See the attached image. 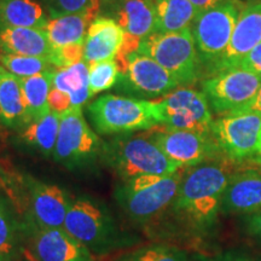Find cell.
Wrapping results in <instances>:
<instances>
[{
	"mask_svg": "<svg viewBox=\"0 0 261 261\" xmlns=\"http://www.w3.org/2000/svg\"><path fill=\"white\" fill-rule=\"evenodd\" d=\"M233 161L226 156L189 168L182 174L174 208L198 225H208L221 208L224 192L233 175Z\"/></svg>",
	"mask_w": 261,
	"mask_h": 261,
	"instance_id": "1",
	"label": "cell"
},
{
	"mask_svg": "<svg viewBox=\"0 0 261 261\" xmlns=\"http://www.w3.org/2000/svg\"><path fill=\"white\" fill-rule=\"evenodd\" d=\"M102 160L123 181L149 174L167 177L181 169L163 154L150 136L130 133L103 142Z\"/></svg>",
	"mask_w": 261,
	"mask_h": 261,
	"instance_id": "2",
	"label": "cell"
},
{
	"mask_svg": "<svg viewBox=\"0 0 261 261\" xmlns=\"http://www.w3.org/2000/svg\"><path fill=\"white\" fill-rule=\"evenodd\" d=\"M86 110L96 132L104 136L149 130L160 125L156 100L106 94L91 102Z\"/></svg>",
	"mask_w": 261,
	"mask_h": 261,
	"instance_id": "3",
	"label": "cell"
},
{
	"mask_svg": "<svg viewBox=\"0 0 261 261\" xmlns=\"http://www.w3.org/2000/svg\"><path fill=\"white\" fill-rule=\"evenodd\" d=\"M244 6L241 0H225L196 16L190 31L204 79L227 48Z\"/></svg>",
	"mask_w": 261,
	"mask_h": 261,
	"instance_id": "4",
	"label": "cell"
},
{
	"mask_svg": "<svg viewBox=\"0 0 261 261\" xmlns=\"http://www.w3.org/2000/svg\"><path fill=\"white\" fill-rule=\"evenodd\" d=\"M138 52L162 65L180 86H190L202 79L200 58L190 29L152 33L140 40Z\"/></svg>",
	"mask_w": 261,
	"mask_h": 261,
	"instance_id": "5",
	"label": "cell"
},
{
	"mask_svg": "<svg viewBox=\"0 0 261 261\" xmlns=\"http://www.w3.org/2000/svg\"><path fill=\"white\" fill-rule=\"evenodd\" d=\"M103 142L91 128L80 107H71L61 114L60 129L54 160L70 171L93 166L102 159Z\"/></svg>",
	"mask_w": 261,
	"mask_h": 261,
	"instance_id": "6",
	"label": "cell"
},
{
	"mask_svg": "<svg viewBox=\"0 0 261 261\" xmlns=\"http://www.w3.org/2000/svg\"><path fill=\"white\" fill-rule=\"evenodd\" d=\"M63 228L91 252L104 253L120 243L112 215L103 204L87 197L71 202Z\"/></svg>",
	"mask_w": 261,
	"mask_h": 261,
	"instance_id": "7",
	"label": "cell"
},
{
	"mask_svg": "<svg viewBox=\"0 0 261 261\" xmlns=\"http://www.w3.org/2000/svg\"><path fill=\"white\" fill-rule=\"evenodd\" d=\"M115 60L120 68L115 89L127 96L148 100L167 96L180 86L162 65L138 51Z\"/></svg>",
	"mask_w": 261,
	"mask_h": 261,
	"instance_id": "8",
	"label": "cell"
},
{
	"mask_svg": "<svg viewBox=\"0 0 261 261\" xmlns=\"http://www.w3.org/2000/svg\"><path fill=\"white\" fill-rule=\"evenodd\" d=\"M202 92L218 115L249 110L261 89V76L234 68L202 80Z\"/></svg>",
	"mask_w": 261,
	"mask_h": 261,
	"instance_id": "9",
	"label": "cell"
},
{
	"mask_svg": "<svg viewBox=\"0 0 261 261\" xmlns=\"http://www.w3.org/2000/svg\"><path fill=\"white\" fill-rule=\"evenodd\" d=\"M221 152L233 162L255 158L261 139V113L244 110L213 120L211 127Z\"/></svg>",
	"mask_w": 261,
	"mask_h": 261,
	"instance_id": "10",
	"label": "cell"
},
{
	"mask_svg": "<svg viewBox=\"0 0 261 261\" xmlns=\"http://www.w3.org/2000/svg\"><path fill=\"white\" fill-rule=\"evenodd\" d=\"M156 103L160 125L166 128L211 133L213 117L210 103L202 91L178 87Z\"/></svg>",
	"mask_w": 261,
	"mask_h": 261,
	"instance_id": "11",
	"label": "cell"
},
{
	"mask_svg": "<svg viewBox=\"0 0 261 261\" xmlns=\"http://www.w3.org/2000/svg\"><path fill=\"white\" fill-rule=\"evenodd\" d=\"M149 130H151L149 136L155 144L180 168H190L210 160L225 156L212 133L169 129L161 125Z\"/></svg>",
	"mask_w": 261,
	"mask_h": 261,
	"instance_id": "12",
	"label": "cell"
},
{
	"mask_svg": "<svg viewBox=\"0 0 261 261\" xmlns=\"http://www.w3.org/2000/svg\"><path fill=\"white\" fill-rule=\"evenodd\" d=\"M181 177L178 171L138 190H129L122 185L116 190V200L130 219L146 221L174 202Z\"/></svg>",
	"mask_w": 261,
	"mask_h": 261,
	"instance_id": "13",
	"label": "cell"
},
{
	"mask_svg": "<svg viewBox=\"0 0 261 261\" xmlns=\"http://www.w3.org/2000/svg\"><path fill=\"white\" fill-rule=\"evenodd\" d=\"M260 42L261 3L246 5L238 17L227 48L214 64L208 77L240 67L243 58Z\"/></svg>",
	"mask_w": 261,
	"mask_h": 261,
	"instance_id": "14",
	"label": "cell"
},
{
	"mask_svg": "<svg viewBox=\"0 0 261 261\" xmlns=\"http://www.w3.org/2000/svg\"><path fill=\"white\" fill-rule=\"evenodd\" d=\"M31 210L34 223L41 228H63L71 201L69 195L56 184L27 177Z\"/></svg>",
	"mask_w": 261,
	"mask_h": 261,
	"instance_id": "15",
	"label": "cell"
},
{
	"mask_svg": "<svg viewBox=\"0 0 261 261\" xmlns=\"http://www.w3.org/2000/svg\"><path fill=\"white\" fill-rule=\"evenodd\" d=\"M32 246L39 261H94L89 248L64 228H41L33 224Z\"/></svg>",
	"mask_w": 261,
	"mask_h": 261,
	"instance_id": "16",
	"label": "cell"
},
{
	"mask_svg": "<svg viewBox=\"0 0 261 261\" xmlns=\"http://www.w3.org/2000/svg\"><path fill=\"white\" fill-rule=\"evenodd\" d=\"M115 19L130 37L143 40L155 33V9L152 0H108L99 14Z\"/></svg>",
	"mask_w": 261,
	"mask_h": 261,
	"instance_id": "17",
	"label": "cell"
},
{
	"mask_svg": "<svg viewBox=\"0 0 261 261\" xmlns=\"http://www.w3.org/2000/svg\"><path fill=\"white\" fill-rule=\"evenodd\" d=\"M126 39L123 31L115 19L97 15L87 29L84 41V61L87 64L114 60L121 51Z\"/></svg>",
	"mask_w": 261,
	"mask_h": 261,
	"instance_id": "18",
	"label": "cell"
},
{
	"mask_svg": "<svg viewBox=\"0 0 261 261\" xmlns=\"http://www.w3.org/2000/svg\"><path fill=\"white\" fill-rule=\"evenodd\" d=\"M220 210L226 214L252 215L261 212V169L234 172L224 192Z\"/></svg>",
	"mask_w": 261,
	"mask_h": 261,
	"instance_id": "19",
	"label": "cell"
},
{
	"mask_svg": "<svg viewBox=\"0 0 261 261\" xmlns=\"http://www.w3.org/2000/svg\"><path fill=\"white\" fill-rule=\"evenodd\" d=\"M0 47L6 54L47 58L52 46L45 31L0 24Z\"/></svg>",
	"mask_w": 261,
	"mask_h": 261,
	"instance_id": "20",
	"label": "cell"
},
{
	"mask_svg": "<svg viewBox=\"0 0 261 261\" xmlns=\"http://www.w3.org/2000/svg\"><path fill=\"white\" fill-rule=\"evenodd\" d=\"M0 123L10 129H23L27 125L19 77L0 65Z\"/></svg>",
	"mask_w": 261,
	"mask_h": 261,
	"instance_id": "21",
	"label": "cell"
},
{
	"mask_svg": "<svg viewBox=\"0 0 261 261\" xmlns=\"http://www.w3.org/2000/svg\"><path fill=\"white\" fill-rule=\"evenodd\" d=\"M96 16V12L87 11L48 17L44 31L46 33L52 48L84 42L87 29Z\"/></svg>",
	"mask_w": 261,
	"mask_h": 261,
	"instance_id": "22",
	"label": "cell"
},
{
	"mask_svg": "<svg viewBox=\"0 0 261 261\" xmlns=\"http://www.w3.org/2000/svg\"><path fill=\"white\" fill-rule=\"evenodd\" d=\"M61 114L50 112L47 115L29 122L19 130L22 143L44 158L54 156L56 148L58 129H60Z\"/></svg>",
	"mask_w": 261,
	"mask_h": 261,
	"instance_id": "23",
	"label": "cell"
},
{
	"mask_svg": "<svg viewBox=\"0 0 261 261\" xmlns=\"http://www.w3.org/2000/svg\"><path fill=\"white\" fill-rule=\"evenodd\" d=\"M155 32L177 33L190 29L198 11L189 0H152Z\"/></svg>",
	"mask_w": 261,
	"mask_h": 261,
	"instance_id": "24",
	"label": "cell"
},
{
	"mask_svg": "<svg viewBox=\"0 0 261 261\" xmlns=\"http://www.w3.org/2000/svg\"><path fill=\"white\" fill-rule=\"evenodd\" d=\"M47 21L46 10L37 0H0V24L44 31Z\"/></svg>",
	"mask_w": 261,
	"mask_h": 261,
	"instance_id": "25",
	"label": "cell"
},
{
	"mask_svg": "<svg viewBox=\"0 0 261 261\" xmlns=\"http://www.w3.org/2000/svg\"><path fill=\"white\" fill-rule=\"evenodd\" d=\"M55 71L56 70H48L31 77H19L27 125L51 112L48 107V94L52 87Z\"/></svg>",
	"mask_w": 261,
	"mask_h": 261,
	"instance_id": "26",
	"label": "cell"
},
{
	"mask_svg": "<svg viewBox=\"0 0 261 261\" xmlns=\"http://www.w3.org/2000/svg\"><path fill=\"white\" fill-rule=\"evenodd\" d=\"M52 86L69 94L73 107H83L91 98L89 90V64L83 61L55 71Z\"/></svg>",
	"mask_w": 261,
	"mask_h": 261,
	"instance_id": "27",
	"label": "cell"
},
{
	"mask_svg": "<svg viewBox=\"0 0 261 261\" xmlns=\"http://www.w3.org/2000/svg\"><path fill=\"white\" fill-rule=\"evenodd\" d=\"M21 230L11 205L0 197V261H16L21 253Z\"/></svg>",
	"mask_w": 261,
	"mask_h": 261,
	"instance_id": "28",
	"label": "cell"
},
{
	"mask_svg": "<svg viewBox=\"0 0 261 261\" xmlns=\"http://www.w3.org/2000/svg\"><path fill=\"white\" fill-rule=\"evenodd\" d=\"M0 65L17 77H31L44 71L57 70L45 57L23 56L6 52L0 57Z\"/></svg>",
	"mask_w": 261,
	"mask_h": 261,
	"instance_id": "29",
	"label": "cell"
},
{
	"mask_svg": "<svg viewBox=\"0 0 261 261\" xmlns=\"http://www.w3.org/2000/svg\"><path fill=\"white\" fill-rule=\"evenodd\" d=\"M120 68L115 58L89 64V90L91 97L114 87L119 80Z\"/></svg>",
	"mask_w": 261,
	"mask_h": 261,
	"instance_id": "30",
	"label": "cell"
},
{
	"mask_svg": "<svg viewBox=\"0 0 261 261\" xmlns=\"http://www.w3.org/2000/svg\"><path fill=\"white\" fill-rule=\"evenodd\" d=\"M46 10L48 17L60 15L79 14L93 11L98 15L99 4L98 0H37Z\"/></svg>",
	"mask_w": 261,
	"mask_h": 261,
	"instance_id": "31",
	"label": "cell"
},
{
	"mask_svg": "<svg viewBox=\"0 0 261 261\" xmlns=\"http://www.w3.org/2000/svg\"><path fill=\"white\" fill-rule=\"evenodd\" d=\"M121 261H188L187 254L169 246H149L127 255Z\"/></svg>",
	"mask_w": 261,
	"mask_h": 261,
	"instance_id": "32",
	"label": "cell"
},
{
	"mask_svg": "<svg viewBox=\"0 0 261 261\" xmlns=\"http://www.w3.org/2000/svg\"><path fill=\"white\" fill-rule=\"evenodd\" d=\"M48 61L56 69H64L84 61V42H76L60 48H52Z\"/></svg>",
	"mask_w": 261,
	"mask_h": 261,
	"instance_id": "33",
	"label": "cell"
},
{
	"mask_svg": "<svg viewBox=\"0 0 261 261\" xmlns=\"http://www.w3.org/2000/svg\"><path fill=\"white\" fill-rule=\"evenodd\" d=\"M48 107H50L51 112L62 114L65 110L70 109L73 106H71L69 94L52 86L50 94H48Z\"/></svg>",
	"mask_w": 261,
	"mask_h": 261,
	"instance_id": "34",
	"label": "cell"
},
{
	"mask_svg": "<svg viewBox=\"0 0 261 261\" xmlns=\"http://www.w3.org/2000/svg\"><path fill=\"white\" fill-rule=\"evenodd\" d=\"M238 68L252 71V73L261 76V42L243 58Z\"/></svg>",
	"mask_w": 261,
	"mask_h": 261,
	"instance_id": "35",
	"label": "cell"
},
{
	"mask_svg": "<svg viewBox=\"0 0 261 261\" xmlns=\"http://www.w3.org/2000/svg\"><path fill=\"white\" fill-rule=\"evenodd\" d=\"M246 226L250 236L261 241V212L249 215L246 219Z\"/></svg>",
	"mask_w": 261,
	"mask_h": 261,
	"instance_id": "36",
	"label": "cell"
},
{
	"mask_svg": "<svg viewBox=\"0 0 261 261\" xmlns=\"http://www.w3.org/2000/svg\"><path fill=\"white\" fill-rule=\"evenodd\" d=\"M203 261H259V260L254 259V257L243 253L227 252L224 254H219V255L214 257H210V259H205Z\"/></svg>",
	"mask_w": 261,
	"mask_h": 261,
	"instance_id": "37",
	"label": "cell"
},
{
	"mask_svg": "<svg viewBox=\"0 0 261 261\" xmlns=\"http://www.w3.org/2000/svg\"><path fill=\"white\" fill-rule=\"evenodd\" d=\"M189 2L195 6L198 14H200V12H203L205 10H210L214 8V6L219 5L220 3L225 2V0H189Z\"/></svg>",
	"mask_w": 261,
	"mask_h": 261,
	"instance_id": "38",
	"label": "cell"
},
{
	"mask_svg": "<svg viewBox=\"0 0 261 261\" xmlns=\"http://www.w3.org/2000/svg\"><path fill=\"white\" fill-rule=\"evenodd\" d=\"M249 110H254V112L261 113V89L259 90V92H257L255 99H254L252 106H250Z\"/></svg>",
	"mask_w": 261,
	"mask_h": 261,
	"instance_id": "39",
	"label": "cell"
},
{
	"mask_svg": "<svg viewBox=\"0 0 261 261\" xmlns=\"http://www.w3.org/2000/svg\"><path fill=\"white\" fill-rule=\"evenodd\" d=\"M256 160L259 162H261V139H260V145H259V150H257V152H256Z\"/></svg>",
	"mask_w": 261,
	"mask_h": 261,
	"instance_id": "40",
	"label": "cell"
},
{
	"mask_svg": "<svg viewBox=\"0 0 261 261\" xmlns=\"http://www.w3.org/2000/svg\"><path fill=\"white\" fill-rule=\"evenodd\" d=\"M249 4H259V3H261V0H247Z\"/></svg>",
	"mask_w": 261,
	"mask_h": 261,
	"instance_id": "41",
	"label": "cell"
},
{
	"mask_svg": "<svg viewBox=\"0 0 261 261\" xmlns=\"http://www.w3.org/2000/svg\"><path fill=\"white\" fill-rule=\"evenodd\" d=\"M107 2H108V0H98V4H99V9H100V6H103ZM98 14H99V12H98Z\"/></svg>",
	"mask_w": 261,
	"mask_h": 261,
	"instance_id": "42",
	"label": "cell"
},
{
	"mask_svg": "<svg viewBox=\"0 0 261 261\" xmlns=\"http://www.w3.org/2000/svg\"><path fill=\"white\" fill-rule=\"evenodd\" d=\"M3 54H4V51H3V50H2V47H0V57H2V55H3Z\"/></svg>",
	"mask_w": 261,
	"mask_h": 261,
	"instance_id": "43",
	"label": "cell"
},
{
	"mask_svg": "<svg viewBox=\"0 0 261 261\" xmlns=\"http://www.w3.org/2000/svg\"><path fill=\"white\" fill-rule=\"evenodd\" d=\"M0 125H2V123H0Z\"/></svg>",
	"mask_w": 261,
	"mask_h": 261,
	"instance_id": "44",
	"label": "cell"
}]
</instances>
